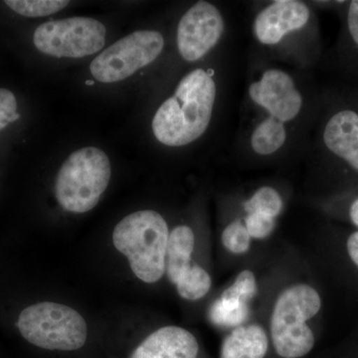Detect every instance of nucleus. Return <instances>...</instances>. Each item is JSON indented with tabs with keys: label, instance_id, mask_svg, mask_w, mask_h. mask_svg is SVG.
I'll return each mask as SVG.
<instances>
[{
	"label": "nucleus",
	"instance_id": "2eb2a0df",
	"mask_svg": "<svg viewBox=\"0 0 358 358\" xmlns=\"http://www.w3.org/2000/svg\"><path fill=\"white\" fill-rule=\"evenodd\" d=\"M286 138L284 122L268 117L257 127L252 134V148L258 155H272L282 147Z\"/></svg>",
	"mask_w": 358,
	"mask_h": 358
},
{
	"label": "nucleus",
	"instance_id": "7ed1b4c3",
	"mask_svg": "<svg viewBox=\"0 0 358 358\" xmlns=\"http://www.w3.org/2000/svg\"><path fill=\"white\" fill-rule=\"evenodd\" d=\"M109 157L98 148L88 147L71 154L59 169L55 192L58 203L71 213L95 208L110 180Z\"/></svg>",
	"mask_w": 358,
	"mask_h": 358
},
{
	"label": "nucleus",
	"instance_id": "0eeeda50",
	"mask_svg": "<svg viewBox=\"0 0 358 358\" xmlns=\"http://www.w3.org/2000/svg\"><path fill=\"white\" fill-rule=\"evenodd\" d=\"M105 25L89 17L52 20L38 26L33 42L42 53L57 58L93 55L106 43Z\"/></svg>",
	"mask_w": 358,
	"mask_h": 358
},
{
	"label": "nucleus",
	"instance_id": "393cba45",
	"mask_svg": "<svg viewBox=\"0 0 358 358\" xmlns=\"http://www.w3.org/2000/svg\"><path fill=\"white\" fill-rule=\"evenodd\" d=\"M350 215L353 224L358 227V199L350 206Z\"/></svg>",
	"mask_w": 358,
	"mask_h": 358
},
{
	"label": "nucleus",
	"instance_id": "5701e85b",
	"mask_svg": "<svg viewBox=\"0 0 358 358\" xmlns=\"http://www.w3.org/2000/svg\"><path fill=\"white\" fill-rule=\"evenodd\" d=\"M348 31L358 46V0L350 2L348 13Z\"/></svg>",
	"mask_w": 358,
	"mask_h": 358
},
{
	"label": "nucleus",
	"instance_id": "ddd939ff",
	"mask_svg": "<svg viewBox=\"0 0 358 358\" xmlns=\"http://www.w3.org/2000/svg\"><path fill=\"white\" fill-rule=\"evenodd\" d=\"M324 145L336 157L345 160L358 171V114L341 110L327 122L324 131Z\"/></svg>",
	"mask_w": 358,
	"mask_h": 358
},
{
	"label": "nucleus",
	"instance_id": "aec40b11",
	"mask_svg": "<svg viewBox=\"0 0 358 358\" xmlns=\"http://www.w3.org/2000/svg\"><path fill=\"white\" fill-rule=\"evenodd\" d=\"M257 294L255 275L249 270H244L237 275L232 286L223 292L222 296L236 299L242 303L249 305Z\"/></svg>",
	"mask_w": 358,
	"mask_h": 358
},
{
	"label": "nucleus",
	"instance_id": "f257e3e1",
	"mask_svg": "<svg viewBox=\"0 0 358 358\" xmlns=\"http://www.w3.org/2000/svg\"><path fill=\"white\" fill-rule=\"evenodd\" d=\"M216 98V85L207 71L186 75L176 93L155 113L152 131L159 143L183 147L196 141L210 124Z\"/></svg>",
	"mask_w": 358,
	"mask_h": 358
},
{
	"label": "nucleus",
	"instance_id": "9b49d317",
	"mask_svg": "<svg viewBox=\"0 0 358 358\" xmlns=\"http://www.w3.org/2000/svg\"><path fill=\"white\" fill-rule=\"evenodd\" d=\"M197 339L187 329L160 327L136 346L129 358H197Z\"/></svg>",
	"mask_w": 358,
	"mask_h": 358
},
{
	"label": "nucleus",
	"instance_id": "f8f14e48",
	"mask_svg": "<svg viewBox=\"0 0 358 358\" xmlns=\"http://www.w3.org/2000/svg\"><path fill=\"white\" fill-rule=\"evenodd\" d=\"M194 244V233L188 226H178L169 233L166 273L176 288L192 281L204 271L203 268L192 262Z\"/></svg>",
	"mask_w": 358,
	"mask_h": 358
},
{
	"label": "nucleus",
	"instance_id": "6ab92c4d",
	"mask_svg": "<svg viewBox=\"0 0 358 358\" xmlns=\"http://www.w3.org/2000/svg\"><path fill=\"white\" fill-rule=\"evenodd\" d=\"M222 244L231 253L244 254L248 251L251 236H250L246 226L240 222L234 221L229 224L222 233Z\"/></svg>",
	"mask_w": 358,
	"mask_h": 358
},
{
	"label": "nucleus",
	"instance_id": "4468645a",
	"mask_svg": "<svg viewBox=\"0 0 358 358\" xmlns=\"http://www.w3.org/2000/svg\"><path fill=\"white\" fill-rule=\"evenodd\" d=\"M268 346L267 334L262 327H239L224 339L220 358H264Z\"/></svg>",
	"mask_w": 358,
	"mask_h": 358
},
{
	"label": "nucleus",
	"instance_id": "dca6fc26",
	"mask_svg": "<svg viewBox=\"0 0 358 358\" xmlns=\"http://www.w3.org/2000/svg\"><path fill=\"white\" fill-rule=\"evenodd\" d=\"M248 315L249 305L222 296L213 303L209 313L212 322L224 327L240 326Z\"/></svg>",
	"mask_w": 358,
	"mask_h": 358
},
{
	"label": "nucleus",
	"instance_id": "412c9836",
	"mask_svg": "<svg viewBox=\"0 0 358 358\" xmlns=\"http://www.w3.org/2000/svg\"><path fill=\"white\" fill-rule=\"evenodd\" d=\"M245 224H246L245 226H246L251 238L264 239V238H267L274 230L275 221V218L270 217V216L253 212V213H248L245 219Z\"/></svg>",
	"mask_w": 358,
	"mask_h": 358
},
{
	"label": "nucleus",
	"instance_id": "4be33fe9",
	"mask_svg": "<svg viewBox=\"0 0 358 358\" xmlns=\"http://www.w3.org/2000/svg\"><path fill=\"white\" fill-rule=\"evenodd\" d=\"M20 117L17 112V101L13 92L0 89V131Z\"/></svg>",
	"mask_w": 358,
	"mask_h": 358
},
{
	"label": "nucleus",
	"instance_id": "6e6552de",
	"mask_svg": "<svg viewBox=\"0 0 358 358\" xmlns=\"http://www.w3.org/2000/svg\"><path fill=\"white\" fill-rule=\"evenodd\" d=\"M223 31L224 20L217 7L206 1L197 2L179 21V53L185 60L195 62L217 44Z\"/></svg>",
	"mask_w": 358,
	"mask_h": 358
},
{
	"label": "nucleus",
	"instance_id": "9d476101",
	"mask_svg": "<svg viewBox=\"0 0 358 358\" xmlns=\"http://www.w3.org/2000/svg\"><path fill=\"white\" fill-rule=\"evenodd\" d=\"M310 20V10L305 3L296 0L273 2L257 16L254 31L261 43H279L285 35L301 29Z\"/></svg>",
	"mask_w": 358,
	"mask_h": 358
},
{
	"label": "nucleus",
	"instance_id": "a211bd4d",
	"mask_svg": "<svg viewBox=\"0 0 358 358\" xmlns=\"http://www.w3.org/2000/svg\"><path fill=\"white\" fill-rule=\"evenodd\" d=\"M244 208L248 213L256 212L275 218L281 213L282 200L274 188L264 186L259 188L255 194L245 202Z\"/></svg>",
	"mask_w": 358,
	"mask_h": 358
},
{
	"label": "nucleus",
	"instance_id": "b1692460",
	"mask_svg": "<svg viewBox=\"0 0 358 358\" xmlns=\"http://www.w3.org/2000/svg\"><path fill=\"white\" fill-rule=\"evenodd\" d=\"M348 255L352 258V262L357 266L358 268V231L352 233L348 240Z\"/></svg>",
	"mask_w": 358,
	"mask_h": 358
},
{
	"label": "nucleus",
	"instance_id": "1a4fd4ad",
	"mask_svg": "<svg viewBox=\"0 0 358 358\" xmlns=\"http://www.w3.org/2000/svg\"><path fill=\"white\" fill-rule=\"evenodd\" d=\"M249 94L254 102L270 113L271 117L282 122L294 119L303 106V98L293 79L281 70L266 71L260 81L250 86Z\"/></svg>",
	"mask_w": 358,
	"mask_h": 358
},
{
	"label": "nucleus",
	"instance_id": "423d86ee",
	"mask_svg": "<svg viewBox=\"0 0 358 358\" xmlns=\"http://www.w3.org/2000/svg\"><path fill=\"white\" fill-rule=\"evenodd\" d=\"M164 39L154 30H138L115 42L94 59L91 74L102 83H115L131 77L136 71L159 57Z\"/></svg>",
	"mask_w": 358,
	"mask_h": 358
},
{
	"label": "nucleus",
	"instance_id": "f03ea898",
	"mask_svg": "<svg viewBox=\"0 0 358 358\" xmlns=\"http://www.w3.org/2000/svg\"><path fill=\"white\" fill-rule=\"evenodd\" d=\"M169 227L154 210L134 212L120 221L113 232L115 248L128 258L134 275L155 284L166 273Z\"/></svg>",
	"mask_w": 358,
	"mask_h": 358
},
{
	"label": "nucleus",
	"instance_id": "20e7f679",
	"mask_svg": "<svg viewBox=\"0 0 358 358\" xmlns=\"http://www.w3.org/2000/svg\"><path fill=\"white\" fill-rule=\"evenodd\" d=\"M320 307L319 293L308 285H294L280 294L271 319L273 345L280 357L300 358L313 350L315 336L307 322Z\"/></svg>",
	"mask_w": 358,
	"mask_h": 358
},
{
	"label": "nucleus",
	"instance_id": "f3484780",
	"mask_svg": "<svg viewBox=\"0 0 358 358\" xmlns=\"http://www.w3.org/2000/svg\"><path fill=\"white\" fill-rule=\"evenodd\" d=\"M6 4L14 13L26 17H44L62 10L69 4L65 0H7Z\"/></svg>",
	"mask_w": 358,
	"mask_h": 358
},
{
	"label": "nucleus",
	"instance_id": "39448f33",
	"mask_svg": "<svg viewBox=\"0 0 358 358\" xmlns=\"http://www.w3.org/2000/svg\"><path fill=\"white\" fill-rule=\"evenodd\" d=\"M17 327L28 343L47 350L74 352L83 348L88 338L84 317L74 308L53 301L25 308Z\"/></svg>",
	"mask_w": 358,
	"mask_h": 358
}]
</instances>
